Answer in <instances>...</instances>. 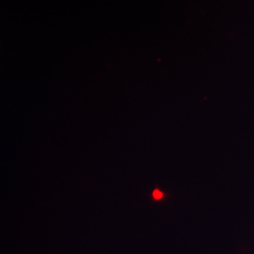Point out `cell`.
Instances as JSON below:
<instances>
[{"mask_svg": "<svg viewBox=\"0 0 254 254\" xmlns=\"http://www.w3.org/2000/svg\"><path fill=\"white\" fill-rule=\"evenodd\" d=\"M153 196H154V199H157V200H158V199H161V198H163L164 194H163V193L160 192V190H155L154 192H153Z\"/></svg>", "mask_w": 254, "mask_h": 254, "instance_id": "1", "label": "cell"}]
</instances>
